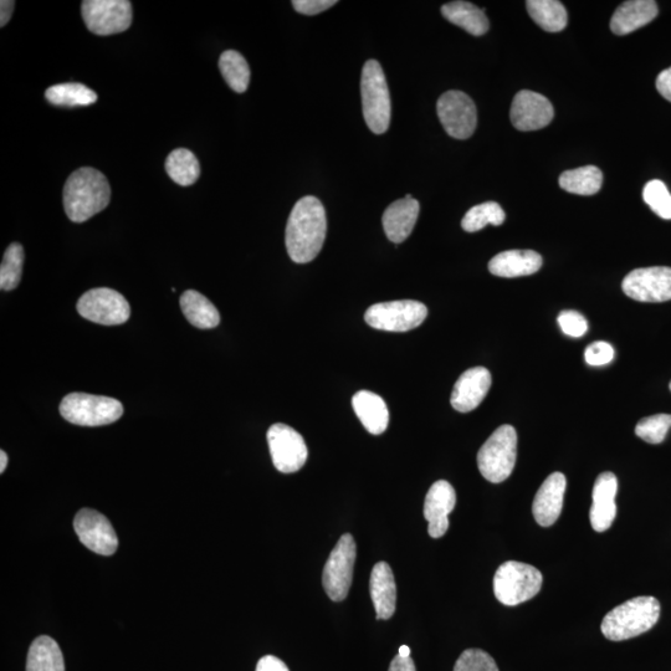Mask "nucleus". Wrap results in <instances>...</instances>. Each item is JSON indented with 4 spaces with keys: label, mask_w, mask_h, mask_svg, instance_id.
<instances>
[{
    "label": "nucleus",
    "mask_w": 671,
    "mask_h": 671,
    "mask_svg": "<svg viewBox=\"0 0 671 671\" xmlns=\"http://www.w3.org/2000/svg\"><path fill=\"white\" fill-rule=\"evenodd\" d=\"M327 220L320 199L307 196L295 204L286 225V249L296 264H307L324 247Z\"/></svg>",
    "instance_id": "f257e3e1"
},
{
    "label": "nucleus",
    "mask_w": 671,
    "mask_h": 671,
    "mask_svg": "<svg viewBox=\"0 0 671 671\" xmlns=\"http://www.w3.org/2000/svg\"><path fill=\"white\" fill-rule=\"evenodd\" d=\"M64 209L74 223H84L109 206V181L95 168L83 167L68 178L64 186Z\"/></svg>",
    "instance_id": "f03ea898"
},
{
    "label": "nucleus",
    "mask_w": 671,
    "mask_h": 671,
    "mask_svg": "<svg viewBox=\"0 0 671 671\" xmlns=\"http://www.w3.org/2000/svg\"><path fill=\"white\" fill-rule=\"evenodd\" d=\"M659 617L660 603L657 598L637 597L609 612L601 629L607 639L622 642L647 633L658 623Z\"/></svg>",
    "instance_id": "7ed1b4c3"
},
{
    "label": "nucleus",
    "mask_w": 671,
    "mask_h": 671,
    "mask_svg": "<svg viewBox=\"0 0 671 671\" xmlns=\"http://www.w3.org/2000/svg\"><path fill=\"white\" fill-rule=\"evenodd\" d=\"M361 95L363 117L376 135L387 132L391 125V94L381 64L368 60L362 70Z\"/></svg>",
    "instance_id": "20e7f679"
},
{
    "label": "nucleus",
    "mask_w": 671,
    "mask_h": 671,
    "mask_svg": "<svg viewBox=\"0 0 671 671\" xmlns=\"http://www.w3.org/2000/svg\"><path fill=\"white\" fill-rule=\"evenodd\" d=\"M517 458V433L509 424L501 425L479 450L481 475L490 483L500 484L510 478Z\"/></svg>",
    "instance_id": "39448f33"
},
{
    "label": "nucleus",
    "mask_w": 671,
    "mask_h": 671,
    "mask_svg": "<svg viewBox=\"0 0 671 671\" xmlns=\"http://www.w3.org/2000/svg\"><path fill=\"white\" fill-rule=\"evenodd\" d=\"M542 582L544 577L536 567L516 561L505 562L495 573V597L504 606H519L539 594Z\"/></svg>",
    "instance_id": "423d86ee"
},
{
    "label": "nucleus",
    "mask_w": 671,
    "mask_h": 671,
    "mask_svg": "<svg viewBox=\"0 0 671 671\" xmlns=\"http://www.w3.org/2000/svg\"><path fill=\"white\" fill-rule=\"evenodd\" d=\"M59 411L71 424L101 427L117 422L124 414V406L115 398L70 393L61 401Z\"/></svg>",
    "instance_id": "0eeeda50"
},
{
    "label": "nucleus",
    "mask_w": 671,
    "mask_h": 671,
    "mask_svg": "<svg viewBox=\"0 0 671 671\" xmlns=\"http://www.w3.org/2000/svg\"><path fill=\"white\" fill-rule=\"evenodd\" d=\"M427 316V306L422 302L401 300L372 305L366 311L365 320L376 330L407 332L417 329Z\"/></svg>",
    "instance_id": "6e6552de"
},
{
    "label": "nucleus",
    "mask_w": 671,
    "mask_h": 671,
    "mask_svg": "<svg viewBox=\"0 0 671 671\" xmlns=\"http://www.w3.org/2000/svg\"><path fill=\"white\" fill-rule=\"evenodd\" d=\"M356 562V542L350 534L341 536L327 560L322 585L327 596L334 602H342L348 596Z\"/></svg>",
    "instance_id": "1a4fd4ad"
},
{
    "label": "nucleus",
    "mask_w": 671,
    "mask_h": 671,
    "mask_svg": "<svg viewBox=\"0 0 671 671\" xmlns=\"http://www.w3.org/2000/svg\"><path fill=\"white\" fill-rule=\"evenodd\" d=\"M81 13L87 29L101 37L124 33L132 24V4L128 0H85Z\"/></svg>",
    "instance_id": "9d476101"
},
{
    "label": "nucleus",
    "mask_w": 671,
    "mask_h": 671,
    "mask_svg": "<svg viewBox=\"0 0 671 671\" xmlns=\"http://www.w3.org/2000/svg\"><path fill=\"white\" fill-rule=\"evenodd\" d=\"M78 312L95 324L116 326L130 319L131 309L124 296L107 288L92 289L80 297Z\"/></svg>",
    "instance_id": "9b49d317"
},
{
    "label": "nucleus",
    "mask_w": 671,
    "mask_h": 671,
    "mask_svg": "<svg viewBox=\"0 0 671 671\" xmlns=\"http://www.w3.org/2000/svg\"><path fill=\"white\" fill-rule=\"evenodd\" d=\"M438 117L449 136L466 140L473 136L478 124L474 101L462 91L445 92L437 104Z\"/></svg>",
    "instance_id": "f8f14e48"
},
{
    "label": "nucleus",
    "mask_w": 671,
    "mask_h": 671,
    "mask_svg": "<svg viewBox=\"0 0 671 671\" xmlns=\"http://www.w3.org/2000/svg\"><path fill=\"white\" fill-rule=\"evenodd\" d=\"M271 459L280 473L293 474L305 465L307 447L304 438L289 425L278 423L268 430Z\"/></svg>",
    "instance_id": "ddd939ff"
},
{
    "label": "nucleus",
    "mask_w": 671,
    "mask_h": 671,
    "mask_svg": "<svg viewBox=\"0 0 671 671\" xmlns=\"http://www.w3.org/2000/svg\"><path fill=\"white\" fill-rule=\"evenodd\" d=\"M622 289L630 299L639 302H665L671 300V268L635 269L623 280Z\"/></svg>",
    "instance_id": "4468645a"
},
{
    "label": "nucleus",
    "mask_w": 671,
    "mask_h": 671,
    "mask_svg": "<svg viewBox=\"0 0 671 671\" xmlns=\"http://www.w3.org/2000/svg\"><path fill=\"white\" fill-rule=\"evenodd\" d=\"M74 529L81 544L102 556H111L119 547L114 527L99 511L83 509L74 520Z\"/></svg>",
    "instance_id": "2eb2a0df"
},
{
    "label": "nucleus",
    "mask_w": 671,
    "mask_h": 671,
    "mask_svg": "<svg viewBox=\"0 0 671 671\" xmlns=\"http://www.w3.org/2000/svg\"><path fill=\"white\" fill-rule=\"evenodd\" d=\"M555 110L544 95L522 90L512 101L510 117L516 130L529 132L541 130L551 124Z\"/></svg>",
    "instance_id": "dca6fc26"
},
{
    "label": "nucleus",
    "mask_w": 671,
    "mask_h": 671,
    "mask_svg": "<svg viewBox=\"0 0 671 671\" xmlns=\"http://www.w3.org/2000/svg\"><path fill=\"white\" fill-rule=\"evenodd\" d=\"M457 505V494L452 484L439 480L430 486L425 498L424 517L428 521L429 536L440 539L449 529V515Z\"/></svg>",
    "instance_id": "f3484780"
},
{
    "label": "nucleus",
    "mask_w": 671,
    "mask_h": 671,
    "mask_svg": "<svg viewBox=\"0 0 671 671\" xmlns=\"http://www.w3.org/2000/svg\"><path fill=\"white\" fill-rule=\"evenodd\" d=\"M491 382V373L485 367H474L465 371L455 383L450 398L455 411L469 413L478 408L488 394Z\"/></svg>",
    "instance_id": "a211bd4d"
},
{
    "label": "nucleus",
    "mask_w": 671,
    "mask_h": 671,
    "mask_svg": "<svg viewBox=\"0 0 671 671\" xmlns=\"http://www.w3.org/2000/svg\"><path fill=\"white\" fill-rule=\"evenodd\" d=\"M618 493L617 476L606 471L598 476L593 486V504L589 511V520L594 531L604 532L612 526L617 515L616 496Z\"/></svg>",
    "instance_id": "6ab92c4d"
},
{
    "label": "nucleus",
    "mask_w": 671,
    "mask_h": 671,
    "mask_svg": "<svg viewBox=\"0 0 671 671\" xmlns=\"http://www.w3.org/2000/svg\"><path fill=\"white\" fill-rule=\"evenodd\" d=\"M567 488L566 476L562 473H553L544 481L535 496L532 504L537 524L550 527L558 520L563 509V500Z\"/></svg>",
    "instance_id": "aec40b11"
},
{
    "label": "nucleus",
    "mask_w": 671,
    "mask_h": 671,
    "mask_svg": "<svg viewBox=\"0 0 671 671\" xmlns=\"http://www.w3.org/2000/svg\"><path fill=\"white\" fill-rule=\"evenodd\" d=\"M419 202L408 194L406 198L393 202L383 213L384 233L394 244H401L412 234L419 215Z\"/></svg>",
    "instance_id": "412c9836"
},
{
    "label": "nucleus",
    "mask_w": 671,
    "mask_h": 671,
    "mask_svg": "<svg viewBox=\"0 0 671 671\" xmlns=\"http://www.w3.org/2000/svg\"><path fill=\"white\" fill-rule=\"evenodd\" d=\"M370 592L377 619L387 621V619L392 618L394 612H396L397 586L392 568L389 567L387 562H378L373 567Z\"/></svg>",
    "instance_id": "4be33fe9"
},
{
    "label": "nucleus",
    "mask_w": 671,
    "mask_h": 671,
    "mask_svg": "<svg viewBox=\"0 0 671 671\" xmlns=\"http://www.w3.org/2000/svg\"><path fill=\"white\" fill-rule=\"evenodd\" d=\"M542 266V256L534 250H507L494 256L489 271L499 278H520L537 273Z\"/></svg>",
    "instance_id": "5701e85b"
},
{
    "label": "nucleus",
    "mask_w": 671,
    "mask_h": 671,
    "mask_svg": "<svg viewBox=\"0 0 671 671\" xmlns=\"http://www.w3.org/2000/svg\"><path fill=\"white\" fill-rule=\"evenodd\" d=\"M658 15V4L653 0H629L619 5L611 20L612 32L628 35L653 22Z\"/></svg>",
    "instance_id": "b1692460"
},
{
    "label": "nucleus",
    "mask_w": 671,
    "mask_h": 671,
    "mask_svg": "<svg viewBox=\"0 0 671 671\" xmlns=\"http://www.w3.org/2000/svg\"><path fill=\"white\" fill-rule=\"evenodd\" d=\"M353 411L368 433L381 435L386 432L389 412L386 402L376 393L360 391L352 398Z\"/></svg>",
    "instance_id": "393cba45"
},
{
    "label": "nucleus",
    "mask_w": 671,
    "mask_h": 671,
    "mask_svg": "<svg viewBox=\"0 0 671 671\" xmlns=\"http://www.w3.org/2000/svg\"><path fill=\"white\" fill-rule=\"evenodd\" d=\"M442 14L448 22L457 25L474 37L488 33L490 24L485 10L469 2H452L443 5Z\"/></svg>",
    "instance_id": "a878e982"
},
{
    "label": "nucleus",
    "mask_w": 671,
    "mask_h": 671,
    "mask_svg": "<svg viewBox=\"0 0 671 671\" xmlns=\"http://www.w3.org/2000/svg\"><path fill=\"white\" fill-rule=\"evenodd\" d=\"M181 307L186 319L198 329L209 330L219 325L220 315L217 307L198 291H186L181 296Z\"/></svg>",
    "instance_id": "bb28decb"
},
{
    "label": "nucleus",
    "mask_w": 671,
    "mask_h": 671,
    "mask_svg": "<svg viewBox=\"0 0 671 671\" xmlns=\"http://www.w3.org/2000/svg\"><path fill=\"white\" fill-rule=\"evenodd\" d=\"M27 671H65L63 653L53 638L42 635L30 645Z\"/></svg>",
    "instance_id": "cd10ccee"
},
{
    "label": "nucleus",
    "mask_w": 671,
    "mask_h": 671,
    "mask_svg": "<svg viewBox=\"0 0 671 671\" xmlns=\"http://www.w3.org/2000/svg\"><path fill=\"white\" fill-rule=\"evenodd\" d=\"M563 191L578 196H593L601 191L603 173L596 166H586L563 172L558 179Z\"/></svg>",
    "instance_id": "c85d7f7f"
},
{
    "label": "nucleus",
    "mask_w": 671,
    "mask_h": 671,
    "mask_svg": "<svg viewBox=\"0 0 671 671\" xmlns=\"http://www.w3.org/2000/svg\"><path fill=\"white\" fill-rule=\"evenodd\" d=\"M526 8L534 22L548 33H560L567 27V10L557 0H529Z\"/></svg>",
    "instance_id": "c756f323"
},
{
    "label": "nucleus",
    "mask_w": 671,
    "mask_h": 671,
    "mask_svg": "<svg viewBox=\"0 0 671 671\" xmlns=\"http://www.w3.org/2000/svg\"><path fill=\"white\" fill-rule=\"evenodd\" d=\"M166 171L173 182L188 187L197 182L201 166L193 152L187 148H177L167 157Z\"/></svg>",
    "instance_id": "7c9ffc66"
},
{
    "label": "nucleus",
    "mask_w": 671,
    "mask_h": 671,
    "mask_svg": "<svg viewBox=\"0 0 671 671\" xmlns=\"http://www.w3.org/2000/svg\"><path fill=\"white\" fill-rule=\"evenodd\" d=\"M45 99L61 107L90 106L97 101V94L83 84H58L45 91Z\"/></svg>",
    "instance_id": "2f4dec72"
},
{
    "label": "nucleus",
    "mask_w": 671,
    "mask_h": 671,
    "mask_svg": "<svg viewBox=\"0 0 671 671\" xmlns=\"http://www.w3.org/2000/svg\"><path fill=\"white\" fill-rule=\"evenodd\" d=\"M219 69L230 89L238 92V94H243L248 90L250 83L248 61L238 51H224L219 59Z\"/></svg>",
    "instance_id": "473e14b6"
},
{
    "label": "nucleus",
    "mask_w": 671,
    "mask_h": 671,
    "mask_svg": "<svg viewBox=\"0 0 671 671\" xmlns=\"http://www.w3.org/2000/svg\"><path fill=\"white\" fill-rule=\"evenodd\" d=\"M505 219L506 214L504 209L500 207V204L486 202L471 208L469 212L464 215L462 227L465 232L475 233L484 229L486 225L489 224L499 227V225L505 222Z\"/></svg>",
    "instance_id": "72a5a7b5"
},
{
    "label": "nucleus",
    "mask_w": 671,
    "mask_h": 671,
    "mask_svg": "<svg viewBox=\"0 0 671 671\" xmlns=\"http://www.w3.org/2000/svg\"><path fill=\"white\" fill-rule=\"evenodd\" d=\"M25 254L19 243L9 245L5 250L2 266H0V289L12 291L18 288L22 280Z\"/></svg>",
    "instance_id": "f704fd0d"
},
{
    "label": "nucleus",
    "mask_w": 671,
    "mask_h": 671,
    "mask_svg": "<svg viewBox=\"0 0 671 671\" xmlns=\"http://www.w3.org/2000/svg\"><path fill=\"white\" fill-rule=\"evenodd\" d=\"M671 428V414H655L640 420L635 427L637 437L649 444L663 443Z\"/></svg>",
    "instance_id": "c9c22d12"
},
{
    "label": "nucleus",
    "mask_w": 671,
    "mask_h": 671,
    "mask_svg": "<svg viewBox=\"0 0 671 671\" xmlns=\"http://www.w3.org/2000/svg\"><path fill=\"white\" fill-rule=\"evenodd\" d=\"M643 199L660 218L671 220V194L664 182L654 179L645 184Z\"/></svg>",
    "instance_id": "e433bc0d"
},
{
    "label": "nucleus",
    "mask_w": 671,
    "mask_h": 671,
    "mask_svg": "<svg viewBox=\"0 0 671 671\" xmlns=\"http://www.w3.org/2000/svg\"><path fill=\"white\" fill-rule=\"evenodd\" d=\"M454 671H499L490 654L481 649H468L460 655Z\"/></svg>",
    "instance_id": "4c0bfd02"
},
{
    "label": "nucleus",
    "mask_w": 671,
    "mask_h": 671,
    "mask_svg": "<svg viewBox=\"0 0 671 671\" xmlns=\"http://www.w3.org/2000/svg\"><path fill=\"white\" fill-rule=\"evenodd\" d=\"M557 321L563 334L570 337H582L588 331L586 317L577 311H562L561 314L558 315Z\"/></svg>",
    "instance_id": "58836bf2"
},
{
    "label": "nucleus",
    "mask_w": 671,
    "mask_h": 671,
    "mask_svg": "<svg viewBox=\"0 0 671 671\" xmlns=\"http://www.w3.org/2000/svg\"><path fill=\"white\" fill-rule=\"evenodd\" d=\"M585 360L589 366H606L614 360V348L608 342H593L586 348Z\"/></svg>",
    "instance_id": "ea45409f"
},
{
    "label": "nucleus",
    "mask_w": 671,
    "mask_h": 671,
    "mask_svg": "<svg viewBox=\"0 0 671 671\" xmlns=\"http://www.w3.org/2000/svg\"><path fill=\"white\" fill-rule=\"evenodd\" d=\"M336 0H294L293 7L297 13L316 15L336 5Z\"/></svg>",
    "instance_id": "a19ab883"
},
{
    "label": "nucleus",
    "mask_w": 671,
    "mask_h": 671,
    "mask_svg": "<svg viewBox=\"0 0 671 671\" xmlns=\"http://www.w3.org/2000/svg\"><path fill=\"white\" fill-rule=\"evenodd\" d=\"M256 671H290L283 660L274 657V655H265L256 665Z\"/></svg>",
    "instance_id": "79ce46f5"
},
{
    "label": "nucleus",
    "mask_w": 671,
    "mask_h": 671,
    "mask_svg": "<svg viewBox=\"0 0 671 671\" xmlns=\"http://www.w3.org/2000/svg\"><path fill=\"white\" fill-rule=\"evenodd\" d=\"M655 85H657L659 94L662 95L664 99L671 102V68L662 71V73L658 75L657 83H655Z\"/></svg>",
    "instance_id": "37998d69"
},
{
    "label": "nucleus",
    "mask_w": 671,
    "mask_h": 671,
    "mask_svg": "<svg viewBox=\"0 0 671 671\" xmlns=\"http://www.w3.org/2000/svg\"><path fill=\"white\" fill-rule=\"evenodd\" d=\"M388 671H417L416 670V664H414L413 659L411 657H401V655H397V657H394L392 660L391 665H389V670Z\"/></svg>",
    "instance_id": "c03bdc74"
},
{
    "label": "nucleus",
    "mask_w": 671,
    "mask_h": 671,
    "mask_svg": "<svg viewBox=\"0 0 671 671\" xmlns=\"http://www.w3.org/2000/svg\"><path fill=\"white\" fill-rule=\"evenodd\" d=\"M15 8V2L12 0H2L0 2V27H5L9 23L10 18H12Z\"/></svg>",
    "instance_id": "a18cd8bd"
},
{
    "label": "nucleus",
    "mask_w": 671,
    "mask_h": 671,
    "mask_svg": "<svg viewBox=\"0 0 671 671\" xmlns=\"http://www.w3.org/2000/svg\"><path fill=\"white\" fill-rule=\"evenodd\" d=\"M7 465L8 455L4 452V450H2V452H0V473H4L5 469H7Z\"/></svg>",
    "instance_id": "49530a36"
},
{
    "label": "nucleus",
    "mask_w": 671,
    "mask_h": 671,
    "mask_svg": "<svg viewBox=\"0 0 671 671\" xmlns=\"http://www.w3.org/2000/svg\"><path fill=\"white\" fill-rule=\"evenodd\" d=\"M398 654L401 655V657H411V649H409L407 645H402V647L399 648Z\"/></svg>",
    "instance_id": "de8ad7c7"
},
{
    "label": "nucleus",
    "mask_w": 671,
    "mask_h": 671,
    "mask_svg": "<svg viewBox=\"0 0 671 671\" xmlns=\"http://www.w3.org/2000/svg\"><path fill=\"white\" fill-rule=\"evenodd\" d=\"M669 388H670V391H671V382H670V384H669Z\"/></svg>",
    "instance_id": "09e8293b"
}]
</instances>
